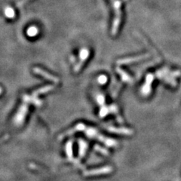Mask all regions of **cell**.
<instances>
[{"label": "cell", "instance_id": "obj_3", "mask_svg": "<svg viewBox=\"0 0 181 181\" xmlns=\"http://www.w3.org/2000/svg\"><path fill=\"white\" fill-rule=\"evenodd\" d=\"M149 57H150V54H145L139 55V56L131 57V58H124V59L119 60L118 61H117V64H119V65L129 64V63H135V62L139 61V60H141L146 59V58H149Z\"/></svg>", "mask_w": 181, "mask_h": 181}, {"label": "cell", "instance_id": "obj_12", "mask_svg": "<svg viewBox=\"0 0 181 181\" xmlns=\"http://www.w3.org/2000/svg\"><path fill=\"white\" fill-rule=\"evenodd\" d=\"M27 1H29V0H21L20 2H18L17 6H18V7H21V6H22L23 5H24Z\"/></svg>", "mask_w": 181, "mask_h": 181}, {"label": "cell", "instance_id": "obj_13", "mask_svg": "<svg viewBox=\"0 0 181 181\" xmlns=\"http://www.w3.org/2000/svg\"><path fill=\"white\" fill-rule=\"evenodd\" d=\"M1 93H2V88H0V94H1Z\"/></svg>", "mask_w": 181, "mask_h": 181}, {"label": "cell", "instance_id": "obj_6", "mask_svg": "<svg viewBox=\"0 0 181 181\" xmlns=\"http://www.w3.org/2000/svg\"><path fill=\"white\" fill-rule=\"evenodd\" d=\"M116 71H117V73L120 75L121 78H122V79L123 80L124 82H132L131 77L130 75L128 74V73H125L124 70H122V69H120L119 67H117Z\"/></svg>", "mask_w": 181, "mask_h": 181}, {"label": "cell", "instance_id": "obj_9", "mask_svg": "<svg viewBox=\"0 0 181 181\" xmlns=\"http://www.w3.org/2000/svg\"><path fill=\"white\" fill-rule=\"evenodd\" d=\"M5 14L8 18H14L15 16V13L14 9L11 7H6L5 8Z\"/></svg>", "mask_w": 181, "mask_h": 181}, {"label": "cell", "instance_id": "obj_2", "mask_svg": "<svg viewBox=\"0 0 181 181\" xmlns=\"http://www.w3.org/2000/svg\"><path fill=\"white\" fill-rule=\"evenodd\" d=\"M88 56H89V51H88L87 48H82V49L81 50V51H80L79 61H78V63L75 65V66L74 67V72L78 73V72L81 70L83 63L86 61L87 59H88Z\"/></svg>", "mask_w": 181, "mask_h": 181}, {"label": "cell", "instance_id": "obj_14", "mask_svg": "<svg viewBox=\"0 0 181 181\" xmlns=\"http://www.w3.org/2000/svg\"><path fill=\"white\" fill-rule=\"evenodd\" d=\"M124 1H125V0H124Z\"/></svg>", "mask_w": 181, "mask_h": 181}, {"label": "cell", "instance_id": "obj_10", "mask_svg": "<svg viewBox=\"0 0 181 181\" xmlns=\"http://www.w3.org/2000/svg\"><path fill=\"white\" fill-rule=\"evenodd\" d=\"M97 101H98V103L100 106H101V107L104 106L105 98H104V96H103V95H101V94L98 95V96H97Z\"/></svg>", "mask_w": 181, "mask_h": 181}, {"label": "cell", "instance_id": "obj_4", "mask_svg": "<svg viewBox=\"0 0 181 181\" xmlns=\"http://www.w3.org/2000/svg\"><path fill=\"white\" fill-rule=\"evenodd\" d=\"M33 72H34L36 74L39 75H41V76L44 77L45 79L48 80V81H51V82H54V83L59 82V79H58V77L54 76L53 75L47 73L46 71L42 70V69L38 68V67H36V68L33 69Z\"/></svg>", "mask_w": 181, "mask_h": 181}, {"label": "cell", "instance_id": "obj_8", "mask_svg": "<svg viewBox=\"0 0 181 181\" xmlns=\"http://www.w3.org/2000/svg\"><path fill=\"white\" fill-rule=\"evenodd\" d=\"M38 33V28L36 27V26H30V28H28L27 31H26V33H27L28 36L30 37H33V36H36Z\"/></svg>", "mask_w": 181, "mask_h": 181}, {"label": "cell", "instance_id": "obj_7", "mask_svg": "<svg viewBox=\"0 0 181 181\" xmlns=\"http://www.w3.org/2000/svg\"><path fill=\"white\" fill-rule=\"evenodd\" d=\"M54 89L53 85H48V86L43 87V88H39V89L36 90V91L33 92V95L36 97H37L38 95H42V94L47 93V92L51 91V90Z\"/></svg>", "mask_w": 181, "mask_h": 181}, {"label": "cell", "instance_id": "obj_1", "mask_svg": "<svg viewBox=\"0 0 181 181\" xmlns=\"http://www.w3.org/2000/svg\"><path fill=\"white\" fill-rule=\"evenodd\" d=\"M113 6L115 11V17H114L113 27H112V34L113 36L116 35L118 32L119 26L121 21V5L122 1L121 0H113Z\"/></svg>", "mask_w": 181, "mask_h": 181}, {"label": "cell", "instance_id": "obj_5", "mask_svg": "<svg viewBox=\"0 0 181 181\" xmlns=\"http://www.w3.org/2000/svg\"><path fill=\"white\" fill-rule=\"evenodd\" d=\"M152 80H153V75L152 74L147 75V79H146V83L143 87V88H142V93H143L144 95H148L150 92V86Z\"/></svg>", "mask_w": 181, "mask_h": 181}, {"label": "cell", "instance_id": "obj_11", "mask_svg": "<svg viewBox=\"0 0 181 181\" xmlns=\"http://www.w3.org/2000/svg\"><path fill=\"white\" fill-rule=\"evenodd\" d=\"M107 82V77L104 75H100L98 77V82L101 85H104V84Z\"/></svg>", "mask_w": 181, "mask_h": 181}]
</instances>
